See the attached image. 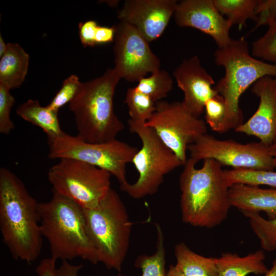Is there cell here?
<instances>
[{
  "mask_svg": "<svg viewBox=\"0 0 276 276\" xmlns=\"http://www.w3.org/2000/svg\"><path fill=\"white\" fill-rule=\"evenodd\" d=\"M38 203L15 174L6 168H1L2 241L13 258L28 264L38 258L42 249Z\"/></svg>",
  "mask_w": 276,
  "mask_h": 276,
  "instance_id": "6da1fadb",
  "label": "cell"
},
{
  "mask_svg": "<svg viewBox=\"0 0 276 276\" xmlns=\"http://www.w3.org/2000/svg\"><path fill=\"white\" fill-rule=\"evenodd\" d=\"M190 158L179 177L182 220L195 227L212 228L221 224L232 207L229 187L222 166L212 159L197 168Z\"/></svg>",
  "mask_w": 276,
  "mask_h": 276,
  "instance_id": "7a4b0ae2",
  "label": "cell"
},
{
  "mask_svg": "<svg viewBox=\"0 0 276 276\" xmlns=\"http://www.w3.org/2000/svg\"><path fill=\"white\" fill-rule=\"evenodd\" d=\"M52 192L50 200L38 203L41 232L49 242L51 257L62 261L79 258L97 264L98 255L87 232L83 209Z\"/></svg>",
  "mask_w": 276,
  "mask_h": 276,
  "instance_id": "3957f363",
  "label": "cell"
},
{
  "mask_svg": "<svg viewBox=\"0 0 276 276\" xmlns=\"http://www.w3.org/2000/svg\"><path fill=\"white\" fill-rule=\"evenodd\" d=\"M217 65L224 67L225 73L214 87L225 105V117L221 133L235 130L243 123L239 106L242 94L259 79L276 77V64L266 62L250 55L244 37L232 39L228 44L217 49L214 54Z\"/></svg>",
  "mask_w": 276,
  "mask_h": 276,
  "instance_id": "277c9868",
  "label": "cell"
},
{
  "mask_svg": "<svg viewBox=\"0 0 276 276\" xmlns=\"http://www.w3.org/2000/svg\"><path fill=\"white\" fill-rule=\"evenodd\" d=\"M120 79L114 68H108L101 76L82 83L69 103L77 135L82 140L94 143L111 141L124 129L113 107L115 90Z\"/></svg>",
  "mask_w": 276,
  "mask_h": 276,
  "instance_id": "5b68a950",
  "label": "cell"
},
{
  "mask_svg": "<svg viewBox=\"0 0 276 276\" xmlns=\"http://www.w3.org/2000/svg\"><path fill=\"white\" fill-rule=\"evenodd\" d=\"M83 212L99 262L108 269L121 271L129 246L132 223L119 195L111 188L97 206Z\"/></svg>",
  "mask_w": 276,
  "mask_h": 276,
  "instance_id": "8992f818",
  "label": "cell"
},
{
  "mask_svg": "<svg viewBox=\"0 0 276 276\" xmlns=\"http://www.w3.org/2000/svg\"><path fill=\"white\" fill-rule=\"evenodd\" d=\"M128 124L130 131L136 133L142 142L141 148L131 162L139 177L134 183H128L121 190L132 198L140 199L155 194L165 176L183 164L152 128L130 119Z\"/></svg>",
  "mask_w": 276,
  "mask_h": 276,
  "instance_id": "52a82bcc",
  "label": "cell"
},
{
  "mask_svg": "<svg viewBox=\"0 0 276 276\" xmlns=\"http://www.w3.org/2000/svg\"><path fill=\"white\" fill-rule=\"evenodd\" d=\"M48 143L50 158L77 159L106 171L116 177L120 189L129 183L126 166L132 162L138 151L135 147L117 139L104 143H89L64 132L58 136L48 137Z\"/></svg>",
  "mask_w": 276,
  "mask_h": 276,
  "instance_id": "ba28073f",
  "label": "cell"
},
{
  "mask_svg": "<svg viewBox=\"0 0 276 276\" xmlns=\"http://www.w3.org/2000/svg\"><path fill=\"white\" fill-rule=\"evenodd\" d=\"M51 167L48 178L54 191L83 209L97 206L111 189V174L86 163L62 158Z\"/></svg>",
  "mask_w": 276,
  "mask_h": 276,
  "instance_id": "9c48e42d",
  "label": "cell"
},
{
  "mask_svg": "<svg viewBox=\"0 0 276 276\" xmlns=\"http://www.w3.org/2000/svg\"><path fill=\"white\" fill-rule=\"evenodd\" d=\"M188 151L189 158L196 164L201 160L212 159L233 169H275L269 146L261 142L242 144L233 140H218L206 133L190 145Z\"/></svg>",
  "mask_w": 276,
  "mask_h": 276,
  "instance_id": "30bf717a",
  "label": "cell"
},
{
  "mask_svg": "<svg viewBox=\"0 0 276 276\" xmlns=\"http://www.w3.org/2000/svg\"><path fill=\"white\" fill-rule=\"evenodd\" d=\"M145 124L155 132L183 165L188 159V146L207 133L205 121L192 115L181 102H157L154 112Z\"/></svg>",
  "mask_w": 276,
  "mask_h": 276,
  "instance_id": "8fae6325",
  "label": "cell"
},
{
  "mask_svg": "<svg viewBox=\"0 0 276 276\" xmlns=\"http://www.w3.org/2000/svg\"><path fill=\"white\" fill-rule=\"evenodd\" d=\"M115 27L114 68L121 79L138 82L148 73L160 69L158 57L134 27L122 21Z\"/></svg>",
  "mask_w": 276,
  "mask_h": 276,
  "instance_id": "7c38bea8",
  "label": "cell"
},
{
  "mask_svg": "<svg viewBox=\"0 0 276 276\" xmlns=\"http://www.w3.org/2000/svg\"><path fill=\"white\" fill-rule=\"evenodd\" d=\"M174 17L179 27L193 28L210 36L218 48L225 47L232 39V25L219 12L213 0L181 1Z\"/></svg>",
  "mask_w": 276,
  "mask_h": 276,
  "instance_id": "4fadbf2b",
  "label": "cell"
},
{
  "mask_svg": "<svg viewBox=\"0 0 276 276\" xmlns=\"http://www.w3.org/2000/svg\"><path fill=\"white\" fill-rule=\"evenodd\" d=\"M177 3L176 0H126L118 17L134 27L149 42L163 34Z\"/></svg>",
  "mask_w": 276,
  "mask_h": 276,
  "instance_id": "5bb4252c",
  "label": "cell"
},
{
  "mask_svg": "<svg viewBox=\"0 0 276 276\" xmlns=\"http://www.w3.org/2000/svg\"><path fill=\"white\" fill-rule=\"evenodd\" d=\"M173 74L184 94L183 106L192 115L200 118L206 102L219 94L213 87V78L196 55L183 60Z\"/></svg>",
  "mask_w": 276,
  "mask_h": 276,
  "instance_id": "9a60e30c",
  "label": "cell"
},
{
  "mask_svg": "<svg viewBox=\"0 0 276 276\" xmlns=\"http://www.w3.org/2000/svg\"><path fill=\"white\" fill-rule=\"evenodd\" d=\"M251 91L259 98L254 114L235 131L258 137L269 146L276 138V79L265 76L251 86Z\"/></svg>",
  "mask_w": 276,
  "mask_h": 276,
  "instance_id": "2e32d148",
  "label": "cell"
},
{
  "mask_svg": "<svg viewBox=\"0 0 276 276\" xmlns=\"http://www.w3.org/2000/svg\"><path fill=\"white\" fill-rule=\"evenodd\" d=\"M232 206L242 212H264L269 219H276V189L234 184L228 190Z\"/></svg>",
  "mask_w": 276,
  "mask_h": 276,
  "instance_id": "e0dca14e",
  "label": "cell"
},
{
  "mask_svg": "<svg viewBox=\"0 0 276 276\" xmlns=\"http://www.w3.org/2000/svg\"><path fill=\"white\" fill-rule=\"evenodd\" d=\"M265 259L263 249L242 257L236 253L224 252L216 258L217 276L264 275L269 269L264 263Z\"/></svg>",
  "mask_w": 276,
  "mask_h": 276,
  "instance_id": "ac0fdd59",
  "label": "cell"
},
{
  "mask_svg": "<svg viewBox=\"0 0 276 276\" xmlns=\"http://www.w3.org/2000/svg\"><path fill=\"white\" fill-rule=\"evenodd\" d=\"M29 55L19 44L7 43L0 59V84L9 89L19 87L28 73Z\"/></svg>",
  "mask_w": 276,
  "mask_h": 276,
  "instance_id": "d6986e66",
  "label": "cell"
},
{
  "mask_svg": "<svg viewBox=\"0 0 276 276\" xmlns=\"http://www.w3.org/2000/svg\"><path fill=\"white\" fill-rule=\"evenodd\" d=\"M16 114L24 120L40 128L48 137L58 136L64 132L61 130L58 112L42 106L37 100L30 99L20 105Z\"/></svg>",
  "mask_w": 276,
  "mask_h": 276,
  "instance_id": "ffe728a7",
  "label": "cell"
},
{
  "mask_svg": "<svg viewBox=\"0 0 276 276\" xmlns=\"http://www.w3.org/2000/svg\"><path fill=\"white\" fill-rule=\"evenodd\" d=\"M174 255L176 266L187 276H217L216 258L197 254L183 242L175 245Z\"/></svg>",
  "mask_w": 276,
  "mask_h": 276,
  "instance_id": "44dd1931",
  "label": "cell"
},
{
  "mask_svg": "<svg viewBox=\"0 0 276 276\" xmlns=\"http://www.w3.org/2000/svg\"><path fill=\"white\" fill-rule=\"evenodd\" d=\"M219 12L233 25L240 30L247 19L257 21L256 9L259 0H213Z\"/></svg>",
  "mask_w": 276,
  "mask_h": 276,
  "instance_id": "7402d4cb",
  "label": "cell"
},
{
  "mask_svg": "<svg viewBox=\"0 0 276 276\" xmlns=\"http://www.w3.org/2000/svg\"><path fill=\"white\" fill-rule=\"evenodd\" d=\"M155 225L157 235L155 252L150 256H139L135 262V266L142 271V276H166L164 236L160 226L157 223ZM118 276L123 275L119 273Z\"/></svg>",
  "mask_w": 276,
  "mask_h": 276,
  "instance_id": "603a6c76",
  "label": "cell"
},
{
  "mask_svg": "<svg viewBox=\"0 0 276 276\" xmlns=\"http://www.w3.org/2000/svg\"><path fill=\"white\" fill-rule=\"evenodd\" d=\"M224 176L229 187L242 183L252 186L266 185L276 189V172L247 169L224 170Z\"/></svg>",
  "mask_w": 276,
  "mask_h": 276,
  "instance_id": "cb8c5ba5",
  "label": "cell"
},
{
  "mask_svg": "<svg viewBox=\"0 0 276 276\" xmlns=\"http://www.w3.org/2000/svg\"><path fill=\"white\" fill-rule=\"evenodd\" d=\"M173 81L169 73L164 70H158L138 81L135 88L140 91L157 102L166 97L173 88Z\"/></svg>",
  "mask_w": 276,
  "mask_h": 276,
  "instance_id": "d4e9b609",
  "label": "cell"
},
{
  "mask_svg": "<svg viewBox=\"0 0 276 276\" xmlns=\"http://www.w3.org/2000/svg\"><path fill=\"white\" fill-rule=\"evenodd\" d=\"M125 103L128 109L130 120L146 123L156 109V102L135 87L128 88Z\"/></svg>",
  "mask_w": 276,
  "mask_h": 276,
  "instance_id": "484cf974",
  "label": "cell"
},
{
  "mask_svg": "<svg viewBox=\"0 0 276 276\" xmlns=\"http://www.w3.org/2000/svg\"><path fill=\"white\" fill-rule=\"evenodd\" d=\"M249 220L251 229L259 239L263 250H276V219H265L260 213L242 212Z\"/></svg>",
  "mask_w": 276,
  "mask_h": 276,
  "instance_id": "4316f807",
  "label": "cell"
},
{
  "mask_svg": "<svg viewBox=\"0 0 276 276\" xmlns=\"http://www.w3.org/2000/svg\"><path fill=\"white\" fill-rule=\"evenodd\" d=\"M266 33L251 44V55L272 62L276 59V20L268 25Z\"/></svg>",
  "mask_w": 276,
  "mask_h": 276,
  "instance_id": "83f0119b",
  "label": "cell"
},
{
  "mask_svg": "<svg viewBox=\"0 0 276 276\" xmlns=\"http://www.w3.org/2000/svg\"><path fill=\"white\" fill-rule=\"evenodd\" d=\"M82 83L76 75H70L63 81L60 89L47 106L51 110L58 112L61 107L70 103L74 99Z\"/></svg>",
  "mask_w": 276,
  "mask_h": 276,
  "instance_id": "f1b7e54d",
  "label": "cell"
},
{
  "mask_svg": "<svg viewBox=\"0 0 276 276\" xmlns=\"http://www.w3.org/2000/svg\"><path fill=\"white\" fill-rule=\"evenodd\" d=\"M205 120L211 129L221 133L225 117V105L219 94L208 100L204 106Z\"/></svg>",
  "mask_w": 276,
  "mask_h": 276,
  "instance_id": "f546056e",
  "label": "cell"
},
{
  "mask_svg": "<svg viewBox=\"0 0 276 276\" xmlns=\"http://www.w3.org/2000/svg\"><path fill=\"white\" fill-rule=\"evenodd\" d=\"M15 99L10 89L0 84V133L8 134L15 128L10 113Z\"/></svg>",
  "mask_w": 276,
  "mask_h": 276,
  "instance_id": "4dcf8cb0",
  "label": "cell"
},
{
  "mask_svg": "<svg viewBox=\"0 0 276 276\" xmlns=\"http://www.w3.org/2000/svg\"><path fill=\"white\" fill-rule=\"evenodd\" d=\"M256 12L258 15L257 20L250 33L261 26H268L276 20V0H259Z\"/></svg>",
  "mask_w": 276,
  "mask_h": 276,
  "instance_id": "1f68e13d",
  "label": "cell"
},
{
  "mask_svg": "<svg viewBox=\"0 0 276 276\" xmlns=\"http://www.w3.org/2000/svg\"><path fill=\"white\" fill-rule=\"evenodd\" d=\"M98 26L97 22L93 20L79 23V38L84 47H93L96 45L95 39Z\"/></svg>",
  "mask_w": 276,
  "mask_h": 276,
  "instance_id": "d6a6232c",
  "label": "cell"
},
{
  "mask_svg": "<svg viewBox=\"0 0 276 276\" xmlns=\"http://www.w3.org/2000/svg\"><path fill=\"white\" fill-rule=\"evenodd\" d=\"M56 262L51 257L41 260L35 269L37 276H57Z\"/></svg>",
  "mask_w": 276,
  "mask_h": 276,
  "instance_id": "836d02e7",
  "label": "cell"
},
{
  "mask_svg": "<svg viewBox=\"0 0 276 276\" xmlns=\"http://www.w3.org/2000/svg\"><path fill=\"white\" fill-rule=\"evenodd\" d=\"M115 33V26L110 27L98 26L95 39L96 45L113 42L114 39Z\"/></svg>",
  "mask_w": 276,
  "mask_h": 276,
  "instance_id": "e575fe53",
  "label": "cell"
},
{
  "mask_svg": "<svg viewBox=\"0 0 276 276\" xmlns=\"http://www.w3.org/2000/svg\"><path fill=\"white\" fill-rule=\"evenodd\" d=\"M83 267L82 264L73 265L67 260H63L60 267L57 268V276H79L78 273Z\"/></svg>",
  "mask_w": 276,
  "mask_h": 276,
  "instance_id": "d590c367",
  "label": "cell"
},
{
  "mask_svg": "<svg viewBox=\"0 0 276 276\" xmlns=\"http://www.w3.org/2000/svg\"><path fill=\"white\" fill-rule=\"evenodd\" d=\"M166 276H187L177 266L171 264L166 272Z\"/></svg>",
  "mask_w": 276,
  "mask_h": 276,
  "instance_id": "8d00e7d4",
  "label": "cell"
},
{
  "mask_svg": "<svg viewBox=\"0 0 276 276\" xmlns=\"http://www.w3.org/2000/svg\"><path fill=\"white\" fill-rule=\"evenodd\" d=\"M269 151L274 161V165L276 168V138L272 144L269 146Z\"/></svg>",
  "mask_w": 276,
  "mask_h": 276,
  "instance_id": "74e56055",
  "label": "cell"
},
{
  "mask_svg": "<svg viewBox=\"0 0 276 276\" xmlns=\"http://www.w3.org/2000/svg\"><path fill=\"white\" fill-rule=\"evenodd\" d=\"M263 276H276V258L272 262L271 268Z\"/></svg>",
  "mask_w": 276,
  "mask_h": 276,
  "instance_id": "f35d334b",
  "label": "cell"
},
{
  "mask_svg": "<svg viewBox=\"0 0 276 276\" xmlns=\"http://www.w3.org/2000/svg\"><path fill=\"white\" fill-rule=\"evenodd\" d=\"M7 47V43H6L4 40L2 35H0V57H1L5 53Z\"/></svg>",
  "mask_w": 276,
  "mask_h": 276,
  "instance_id": "ab89813d",
  "label": "cell"
},
{
  "mask_svg": "<svg viewBox=\"0 0 276 276\" xmlns=\"http://www.w3.org/2000/svg\"><path fill=\"white\" fill-rule=\"evenodd\" d=\"M271 62L276 64V59H275L274 60H273Z\"/></svg>",
  "mask_w": 276,
  "mask_h": 276,
  "instance_id": "60d3db41",
  "label": "cell"
}]
</instances>
